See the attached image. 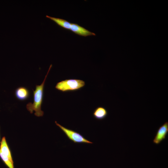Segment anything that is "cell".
<instances>
[{"label": "cell", "mask_w": 168, "mask_h": 168, "mask_svg": "<svg viewBox=\"0 0 168 168\" xmlns=\"http://www.w3.org/2000/svg\"><path fill=\"white\" fill-rule=\"evenodd\" d=\"M51 64L49 68L47 73L45 76L42 83L40 85H36L35 90L33 89V102H29L26 105L27 110L31 114L33 111H35V115L37 117L42 116L44 114V112L41 110V107L43 102L44 92V85L47 76L52 67Z\"/></svg>", "instance_id": "obj_1"}, {"label": "cell", "mask_w": 168, "mask_h": 168, "mask_svg": "<svg viewBox=\"0 0 168 168\" xmlns=\"http://www.w3.org/2000/svg\"><path fill=\"white\" fill-rule=\"evenodd\" d=\"M69 30L76 34L83 36L96 35L95 33L90 31L76 23H71Z\"/></svg>", "instance_id": "obj_5"}, {"label": "cell", "mask_w": 168, "mask_h": 168, "mask_svg": "<svg viewBox=\"0 0 168 168\" xmlns=\"http://www.w3.org/2000/svg\"><path fill=\"white\" fill-rule=\"evenodd\" d=\"M0 151L5 156H7L12 162H13L11 151L8 146L5 137H3L1 140Z\"/></svg>", "instance_id": "obj_8"}, {"label": "cell", "mask_w": 168, "mask_h": 168, "mask_svg": "<svg viewBox=\"0 0 168 168\" xmlns=\"http://www.w3.org/2000/svg\"><path fill=\"white\" fill-rule=\"evenodd\" d=\"M107 115V111L105 108L102 106H99L96 108L93 113L94 117L98 120L105 119Z\"/></svg>", "instance_id": "obj_7"}, {"label": "cell", "mask_w": 168, "mask_h": 168, "mask_svg": "<svg viewBox=\"0 0 168 168\" xmlns=\"http://www.w3.org/2000/svg\"><path fill=\"white\" fill-rule=\"evenodd\" d=\"M46 17L51 19L60 26L67 30H70L71 23L65 20L46 15Z\"/></svg>", "instance_id": "obj_9"}, {"label": "cell", "mask_w": 168, "mask_h": 168, "mask_svg": "<svg viewBox=\"0 0 168 168\" xmlns=\"http://www.w3.org/2000/svg\"><path fill=\"white\" fill-rule=\"evenodd\" d=\"M168 132V122H166L159 128L153 140V142L156 144H159L166 138Z\"/></svg>", "instance_id": "obj_4"}, {"label": "cell", "mask_w": 168, "mask_h": 168, "mask_svg": "<svg viewBox=\"0 0 168 168\" xmlns=\"http://www.w3.org/2000/svg\"><path fill=\"white\" fill-rule=\"evenodd\" d=\"M85 85L83 80L77 79H68L58 82L55 88L63 92L74 91L83 87Z\"/></svg>", "instance_id": "obj_2"}, {"label": "cell", "mask_w": 168, "mask_h": 168, "mask_svg": "<svg viewBox=\"0 0 168 168\" xmlns=\"http://www.w3.org/2000/svg\"><path fill=\"white\" fill-rule=\"evenodd\" d=\"M55 123L63 131L68 139L74 143L91 144L93 143V142L87 140L80 133L63 126L56 121H55Z\"/></svg>", "instance_id": "obj_3"}, {"label": "cell", "mask_w": 168, "mask_h": 168, "mask_svg": "<svg viewBox=\"0 0 168 168\" xmlns=\"http://www.w3.org/2000/svg\"><path fill=\"white\" fill-rule=\"evenodd\" d=\"M0 157L9 168H14V162L11 161L7 156L4 155L0 151Z\"/></svg>", "instance_id": "obj_10"}, {"label": "cell", "mask_w": 168, "mask_h": 168, "mask_svg": "<svg viewBox=\"0 0 168 168\" xmlns=\"http://www.w3.org/2000/svg\"><path fill=\"white\" fill-rule=\"evenodd\" d=\"M15 95L17 99L21 101H24L28 99L30 93L29 90L26 87L20 86L16 89Z\"/></svg>", "instance_id": "obj_6"}]
</instances>
